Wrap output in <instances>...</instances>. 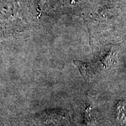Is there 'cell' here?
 Masks as SVG:
<instances>
[{
    "instance_id": "cell-1",
    "label": "cell",
    "mask_w": 126,
    "mask_h": 126,
    "mask_svg": "<svg viewBox=\"0 0 126 126\" xmlns=\"http://www.w3.org/2000/svg\"><path fill=\"white\" fill-rule=\"evenodd\" d=\"M72 63L78 68L82 77L84 79L88 80L92 78L94 74V70L90 64L77 60H74Z\"/></svg>"
},
{
    "instance_id": "cell-2",
    "label": "cell",
    "mask_w": 126,
    "mask_h": 126,
    "mask_svg": "<svg viewBox=\"0 0 126 126\" xmlns=\"http://www.w3.org/2000/svg\"><path fill=\"white\" fill-rule=\"evenodd\" d=\"M118 118L120 122L126 126V102L120 101L117 104Z\"/></svg>"
},
{
    "instance_id": "cell-3",
    "label": "cell",
    "mask_w": 126,
    "mask_h": 126,
    "mask_svg": "<svg viewBox=\"0 0 126 126\" xmlns=\"http://www.w3.org/2000/svg\"><path fill=\"white\" fill-rule=\"evenodd\" d=\"M85 119L86 126H93L94 124V120L92 116L91 108H88L86 109L85 114Z\"/></svg>"
}]
</instances>
